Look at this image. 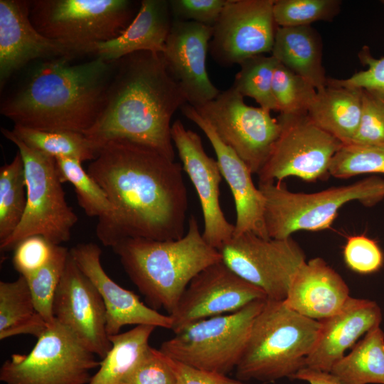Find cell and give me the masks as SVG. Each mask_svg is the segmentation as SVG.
Returning <instances> with one entry per match:
<instances>
[{
  "mask_svg": "<svg viewBox=\"0 0 384 384\" xmlns=\"http://www.w3.org/2000/svg\"><path fill=\"white\" fill-rule=\"evenodd\" d=\"M87 171L114 208L108 222L97 224L105 246L128 238L167 240L185 235L188 199L178 162L147 146L114 139L100 148Z\"/></svg>",
  "mask_w": 384,
  "mask_h": 384,
  "instance_id": "6da1fadb",
  "label": "cell"
},
{
  "mask_svg": "<svg viewBox=\"0 0 384 384\" xmlns=\"http://www.w3.org/2000/svg\"><path fill=\"white\" fill-rule=\"evenodd\" d=\"M115 62L95 55L33 61L4 94L0 112L14 124L83 134L102 110Z\"/></svg>",
  "mask_w": 384,
  "mask_h": 384,
  "instance_id": "7a4b0ae2",
  "label": "cell"
},
{
  "mask_svg": "<svg viewBox=\"0 0 384 384\" xmlns=\"http://www.w3.org/2000/svg\"><path fill=\"white\" fill-rule=\"evenodd\" d=\"M186 102L161 53L135 52L116 60L102 110L83 134L99 150L126 139L174 160L171 120Z\"/></svg>",
  "mask_w": 384,
  "mask_h": 384,
  "instance_id": "3957f363",
  "label": "cell"
},
{
  "mask_svg": "<svg viewBox=\"0 0 384 384\" xmlns=\"http://www.w3.org/2000/svg\"><path fill=\"white\" fill-rule=\"evenodd\" d=\"M112 248L149 306L169 314L193 277L222 260L219 251L203 238L194 215L179 239L128 238Z\"/></svg>",
  "mask_w": 384,
  "mask_h": 384,
  "instance_id": "277c9868",
  "label": "cell"
},
{
  "mask_svg": "<svg viewBox=\"0 0 384 384\" xmlns=\"http://www.w3.org/2000/svg\"><path fill=\"white\" fill-rule=\"evenodd\" d=\"M283 301L266 299L255 318L235 367L237 379L265 382L291 379L306 367L321 322L295 312Z\"/></svg>",
  "mask_w": 384,
  "mask_h": 384,
  "instance_id": "5b68a950",
  "label": "cell"
},
{
  "mask_svg": "<svg viewBox=\"0 0 384 384\" xmlns=\"http://www.w3.org/2000/svg\"><path fill=\"white\" fill-rule=\"evenodd\" d=\"M258 188L265 197L267 235L277 240L299 230L329 228L338 210L349 202L372 207L384 199V179L375 176L311 193L292 192L278 183H259Z\"/></svg>",
  "mask_w": 384,
  "mask_h": 384,
  "instance_id": "8992f818",
  "label": "cell"
},
{
  "mask_svg": "<svg viewBox=\"0 0 384 384\" xmlns=\"http://www.w3.org/2000/svg\"><path fill=\"white\" fill-rule=\"evenodd\" d=\"M139 6L130 0H33L29 18L44 36L92 55V46L121 35Z\"/></svg>",
  "mask_w": 384,
  "mask_h": 384,
  "instance_id": "52a82bcc",
  "label": "cell"
},
{
  "mask_svg": "<svg viewBox=\"0 0 384 384\" xmlns=\"http://www.w3.org/2000/svg\"><path fill=\"white\" fill-rule=\"evenodd\" d=\"M1 132L21 155L27 193L23 216L13 233L0 243L1 251L14 250L31 235H41L57 245L68 241L78 217L67 203L55 159L28 146L11 130L1 127Z\"/></svg>",
  "mask_w": 384,
  "mask_h": 384,
  "instance_id": "ba28073f",
  "label": "cell"
},
{
  "mask_svg": "<svg viewBox=\"0 0 384 384\" xmlns=\"http://www.w3.org/2000/svg\"><path fill=\"white\" fill-rule=\"evenodd\" d=\"M265 300L189 324L164 341L159 350L186 365L227 375L235 369L252 322Z\"/></svg>",
  "mask_w": 384,
  "mask_h": 384,
  "instance_id": "9c48e42d",
  "label": "cell"
},
{
  "mask_svg": "<svg viewBox=\"0 0 384 384\" xmlns=\"http://www.w3.org/2000/svg\"><path fill=\"white\" fill-rule=\"evenodd\" d=\"M26 354L15 353L0 368L4 384H87L99 368L95 354L55 319Z\"/></svg>",
  "mask_w": 384,
  "mask_h": 384,
  "instance_id": "30bf717a",
  "label": "cell"
},
{
  "mask_svg": "<svg viewBox=\"0 0 384 384\" xmlns=\"http://www.w3.org/2000/svg\"><path fill=\"white\" fill-rule=\"evenodd\" d=\"M195 109L252 174H257L279 134L277 118L272 117L270 111L261 107L247 105L244 97L232 85L220 91L215 99Z\"/></svg>",
  "mask_w": 384,
  "mask_h": 384,
  "instance_id": "8fae6325",
  "label": "cell"
},
{
  "mask_svg": "<svg viewBox=\"0 0 384 384\" xmlns=\"http://www.w3.org/2000/svg\"><path fill=\"white\" fill-rule=\"evenodd\" d=\"M277 119L279 134L257 173L259 183H279L289 176L311 182L325 179L343 143L315 125L307 114H280Z\"/></svg>",
  "mask_w": 384,
  "mask_h": 384,
  "instance_id": "7c38bea8",
  "label": "cell"
},
{
  "mask_svg": "<svg viewBox=\"0 0 384 384\" xmlns=\"http://www.w3.org/2000/svg\"><path fill=\"white\" fill-rule=\"evenodd\" d=\"M222 262L235 274L259 287L267 299L283 301L306 256L291 237L265 239L252 233L233 235L218 250Z\"/></svg>",
  "mask_w": 384,
  "mask_h": 384,
  "instance_id": "4fadbf2b",
  "label": "cell"
},
{
  "mask_svg": "<svg viewBox=\"0 0 384 384\" xmlns=\"http://www.w3.org/2000/svg\"><path fill=\"white\" fill-rule=\"evenodd\" d=\"M274 0H227L213 27L208 51L223 66L271 53L278 28Z\"/></svg>",
  "mask_w": 384,
  "mask_h": 384,
  "instance_id": "5bb4252c",
  "label": "cell"
},
{
  "mask_svg": "<svg viewBox=\"0 0 384 384\" xmlns=\"http://www.w3.org/2000/svg\"><path fill=\"white\" fill-rule=\"evenodd\" d=\"M265 293L235 274L222 260L199 272L190 282L169 314L174 333L198 321L233 313Z\"/></svg>",
  "mask_w": 384,
  "mask_h": 384,
  "instance_id": "9a60e30c",
  "label": "cell"
},
{
  "mask_svg": "<svg viewBox=\"0 0 384 384\" xmlns=\"http://www.w3.org/2000/svg\"><path fill=\"white\" fill-rule=\"evenodd\" d=\"M53 314L92 353L101 359L105 357L112 347L105 306L97 288L70 252L54 296Z\"/></svg>",
  "mask_w": 384,
  "mask_h": 384,
  "instance_id": "2e32d148",
  "label": "cell"
},
{
  "mask_svg": "<svg viewBox=\"0 0 384 384\" xmlns=\"http://www.w3.org/2000/svg\"><path fill=\"white\" fill-rule=\"evenodd\" d=\"M171 138L187 174L198 194L203 218L205 240L218 250L233 238L235 225L228 221L220 203L223 178L217 160L209 156L201 137L187 129L177 119L171 124Z\"/></svg>",
  "mask_w": 384,
  "mask_h": 384,
  "instance_id": "e0dca14e",
  "label": "cell"
},
{
  "mask_svg": "<svg viewBox=\"0 0 384 384\" xmlns=\"http://www.w3.org/2000/svg\"><path fill=\"white\" fill-rule=\"evenodd\" d=\"M30 1L0 0V88L31 63L67 55L87 56L48 38L33 26Z\"/></svg>",
  "mask_w": 384,
  "mask_h": 384,
  "instance_id": "ac0fdd59",
  "label": "cell"
},
{
  "mask_svg": "<svg viewBox=\"0 0 384 384\" xmlns=\"http://www.w3.org/2000/svg\"><path fill=\"white\" fill-rule=\"evenodd\" d=\"M212 34V26L173 19L161 53L187 103L195 107L215 99L220 92L210 80L206 67Z\"/></svg>",
  "mask_w": 384,
  "mask_h": 384,
  "instance_id": "d6986e66",
  "label": "cell"
},
{
  "mask_svg": "<svg viewBox=\"0 0 384 384\" xmlns=\"http://www.w3.org/2000/svg\"><path fill=\"white\" fill-rule=\"evenodd\" d=\"M180 110L204 132L214 149L221 174L234 199L236 220L233 235L252 233L262 238L270 239L265 223V197L258 186H255L247 166L219 138L194 107L185 103Z\"/></svg>",
  "mask_w": 384,
  "mask_h": 384,
  "instance_id": "ffe728a7",
  "label": "cell"
},
{
  "mask_svg": "<svg viewBox=\"0 0 384 384\" xmlns=\"http://www.w3.org/2000/svg\"><path fill=\"white\" fill-rule=\"evenodd\" d=\"M70 252L103 300L108 336L119 334L127 325L144 324L171 329L170 315L162 314L145 305L136 294L120 287L107 275L101 264V249L97 244L80 243L72 247Z\"/></svg>",
  "mask_w": 384,
  "mask_h": 384,
  "instance_id": "44dd1931",
  "label": "cell"
},
{
  "mask_svg": "<svg viewBox=\"0 0 384 384\" xmlns=\"http://www.w3.org/2000/svg\"><path fill=\"white\" fill-rule=\"evenodd\" d=\"M381 320L376 302L350 297L337 313L319 321V335L306 359V367L331 372L346 351L354 346L362 335L380 326Z\"/></svg>",
  "mask_w": 384,
  "mask_h": 384,
  "instance_id": "7402d4cb",
  "label": "cell"
},
{
  "mask_svg": "<svg viewBox=\"0 0 384 384\" xmlns=\"http://www.w3.org/2000/svg\"><path fill=\"white\" fill-rule=\"evenodd\" d=\"M349 297L341 276L322 258L314 257L299 267L283 302L295 312L321 321L337 313Z\"/></svg>",
  "mask_w": 384,
  "mask_h": 384,
  "instance_id": "603a6c76",
  "label": "cell"
},
{
  "mask_svg": "<svg viewBox=\"0 0 384 384\" xmlns=\"http://www.w3.org/2000/svg\"><path fill=\"white\" fill-rule=\"evenodd\" d=\"M172 22L169 1L142 0L135 17L122 33L93 45L92 55L115 61L138 51L161 53Z\"/></svg>",
  "mask_w": 384,
  "mask_h": 384,
  "instance_id": "cb8c5ba5",
  "label": "cell"
},
{
  "mask_svg": "<svg viewBox=\"0 0 384 384\" xmlns=\"http://www.w3.org/2000/svg\"><path fill=\"white\" fill-rule=\"evenodd\" d=\"M272 55L311 83L317 91L327 86L322 65V42L311 26L277 28Z\"/></svg>",
  "mask_w": 384,
  "mask_h": 384,
  "instance_id": "d4e9b609",
  "label": "cell"
},
{
  "mask_svg": "<svg viewBox=\"0 0 384 384\" xmlns=\"http://www.w3.org/2000/svg\"><path fill=\"white\" fill-rule=\"evenodd\" d=\"M362 112V90L327 85L317 91L307 116L343 144H350Z\"/></svg>",
  "mask_w": 384,
  "mask_h": 384,
  "instance_id": "484cf974",
  "label": "cell"
},
{
  "mask_svg": "<svg viewBox=\"0 0 384 384\" xmlns=\"http://www.w3.org/2000/svg\"><path fill=\"white\" fill-rule=\"evenodd\" d=\"M48 324L37 311L25 277L0 282V339L20 334L39 337Z\"/></svg>",
  "mask_w": 384,
  "mask_h": 384,
  "instance_id": "4316f807",
  "label": "cell"
},
{
  "mask_svg": "<svg viewBox=\"0 0 384 384\" xmlns=\"http://www.w3.org/2000/svg\"><path fill=\"white\" fill-rule=\"evenodd\" d=\"M155 328L137 325L126 332L109 336L112 347L87 384H122L150 347L149 339Z\"/></svg>",
  "mask_w": 384,
  "mask_h": 384,
  "instance_id": "83f0119b",
  "label": "cell"
},
{
  "mask_svg": "<svg viewBox=\"0 0 384 384\" xmlns=\"http://www.w3.org/2000/svg\"><path fill=\"white\" fill-rule=\"evenodd\" d=\"M330 373L343 384H384V332L380 326L368 331Z\"/></svg>",
  "mask_w": 384,
  "mask_h": 384,
  "instance_id": "f1b7e54d",
  "label": "cell"
},
{
  "mask_svg": "<svg viewBox=\"0 0 384 384\" xmlns=\"http://www.w3.org/2000/svg\"><path fill=\"white\" fill-rule=\"evenodd\" d=\"M14 134L28 146L53 158H70L83 162L94 160L99 149L82 133L44 131L14 124Z\"/></svg>",
  "mask_w": 384,
  "mask_h": 384,
  "instance_id": "f546056e",
  "label": "cell"
},
{
  "mask_svg": "<svg viewBox=\"0 0 384 384\" xmlns=\"http://www.w3.org/2000/svg\"><path fill=\"white\" fill-rule=\"evenodd\" d=\"M55 162L61 182L73 184L78 204L86 215L97 217L98 225L108 222L114 215V206L103 188L82 168V162L65 157L55 158Z\"/></svg>",
  "mask_w": 384,
  "mask_h": 384,
  "instance_id": "4dcf8cb0",
  "label": "cell"
},
{
  "mask_svg": "<svg viewBox=\"0 0 384 384\" xmlns=\"http://www.w3.org/2000/svg\"><path fill=\"white\" fill-rule=\"evenodd\" d=\"M26 202L24 166L18 151L10 163L0 169V243L6 240L20 223Z\"/></svg>",
  "mask_w": 384,
  "mask_h": 384,
  "instance_id": "1f68e13d",
  "label": "cell"
},
{
  "mask_svg": "<svg viewBox=\"0 0 384 384\" xmlns=\"http://www.w3.org/2000/svg\"><path fill=\"white\" fill-rule=\"evenodd\" d=\"M278 60L265 54L247 58L239 65L233 86L243 97L253 98L262 108L279 112L272 92L273 74Z\"/></svg>",
  "mask_w": 384,
  "mask_h": 384,
  "instance_id": "d6a6232c",
  "label": "cell"
},
{
  "mask_svg": "<svg viewBox=\"0 0 384 384\" xmlns=\"http://www.w3.org/2000/svg\"><path fill=\"white\" fill-rule=\"evenodd\" d=\"M69 255L67 247L55 245L51 257L44 266L23 276L37 311L48 325L55 321L53 302Z\"/></svg>",
  "mask_w": 384,
  "mask_h": 384,
  "instance_id": "836d02e7",
  "label": "cell"
},
{
  "mask_svg": "<svg viewBox=\"0 0 384 384\" xmlns=\"http://www.w3.org/2000/svg\"><path fill=\"white\" fill-rule=\"evenodd\" d=\"M272 92L280 114H306L317 90L278 61L273 74Z\"/></svg>",
  "mask_w": 384,
  "mask_h": 384,
  "instance_id": "e575fe53",
  "label": "cell"
},
{
  "mask_svg": "<svg viewBox=\"0 0 384 384\" xmlns=\"http://www.w3.org/2000/svg\"><path fill=\"white\" fill-rule=\"evenodd\" d=\"M338 0H274V18L279 27L310 26L331 21L340 11Z\"/></svg>",
  "mask_w": 384,
  "mask_h": 384,
  "instance_id": "d590c367",
  "label": "cell"
},
{
  "mask_svg": "<svg viewBox=\"0 0 384 384\" xmlns=\"http://www.w3.org/2000/svg\"><path fill=\"white\" fill-rule=\"evenodd\" d=\"M384 174V149L343 144L334 155L329 174L338 178H348L364 174Z\"/></svg>",
  "mask_w": 384,
  "mask_h": 384,
  "instance_id": "8d00e7d4",
  "label": "cell"
},
{
  "mask_svg": "<svg viewBox=\"0 0 384 384\" xmlns=\"http://www.w3.org/2000/svg\"><path fill=\"white\" fill-rule=\"evenodd\" d=\"M350 144L384 149V100L362 90V112Z\"/></svg>",
  "mask_w": 384,
  "mask_h": 384,
  "instance_id": "74e56055",
  "label": "cell"
},
{
  "mask_svg": "<svg viewBox=\"0 0 384 384\" xmlns=\"http://www.w3.org/2000/svg\"><path fill=\"white\" fill-rule=\"evenodd\" d=\"M359 59L367 69L356 73L347 79L328 78V85L364 90L384 100V57L373 58L368 47H363Z\"/></svg>",
  "mask_w": 384,
  "mask_h": 384,
  "instance_id": "f35d334b",
  "label": "cell"
},
{
  "mask_svg": "<svg viewBox=\"0 0 384 384\" xmlns=\"http://www.w3.org/2000/svg\"><path fill=\"white\" fill-rule=\"evenodd\" d=\"M122 384H177V378L169 357L150 346Z\"/></svg>",
  "mask_w": 384,
  "mask_h": 384,
  "instance_id": "ab89813d",
  "label": "cell"
},
{
  "mask_svg": "<svg viewBox=\"0 0 384 384\" xmlns=\"http://www.w3.org/2000/svg\"><path fill=\"white\" fill-rule=\"evenodd\" d=\"M343 259L352 271L362 274L378 271L383 264V254L378 243L364 235L351 236L343 248Z\"/></svg>",
  "mask_w": 384,
  "mask_h": 384,
  "instance_id": "60d3db41",
  "label": "cell"
},
{
  "mask_svg": "<svg viewBox=\"0 0 384 384\" xmlns=\"http://www.w3.org/2000/svg\"><path fill=\"white\" fill-rule=\"evenodd\" d=\"M55 245L41 235L23 239L14 249V269L24 277L33 273L48 262Z\"/></svg>",
  "mask_w": 384,
  "mask_h": 384,
  "instance_id": "b9f144b4",
  "label": "cell"
},
{
  "mask_svg": "<svg viewBox=\"0 0 384 384\" xmlns=\"http://www.w3.org/2000/svg\"><path fill=\"white\" fill-rule=\"evenodd\" d=\"M227 0H169L173 19L213 26Z\"/></svg>",
  "mask_w": 384,
  "mask_h": 384,
  "instance_id": "7bdbcfd3",
  "label": "cell"
},
{
  "mask_svg": "<svg viewBox=\"0 0 384 384\" xmlns=\"http://www.w3.org/2000/svg\"><path fill=\"white\" fill-rule=\"evenodd\" d=\"M169 358L176 373L177 384H248L225 374L197 368L170 357Z\"/></svg>",
  "mask_w": 384,
  "mask_h": 384,
  "instance_id": "ee69618b",
  "label": "cell"
},
{
  "mask_svg": "<svg viewBox=\"0 0 384 384\" xmlns=\"http://www.w3.org/2000/svg\"><path fill=\"white\" fill-rule=\"evenodd\" d=\"M291 380H300L309 384H343L330 372L304 367L296 373Z\"/></svg>",
  "mask_w": 384,
  "mask_h": 384,
  "instance_id": "f6af8a7d",
  "label": "cell"
},
{
  "mask_svg": "<svg viewBox=\"0 0 384 384\" xmlns=\"http://www.w3.org/2000/svg\"><path fill=\"white\" fill-rule=\"evenodd\" d=\"M382 2H384V1H383Z\"/></svg>",
  "mask_w": 384,
  "mask_h": 384,
  "instance_id": "bcb514c9",
  "label": "cell"
}]
</instances>
